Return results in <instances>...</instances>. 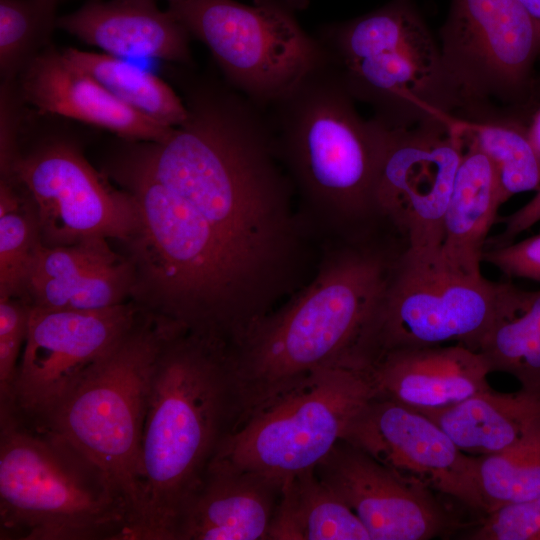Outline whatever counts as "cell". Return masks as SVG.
Returning <instances> with one entry per match:
<instances>
[{
	"mask_svg": "<svg viewBox=\"0 0 540 540\" xmlns=\"http://www.w3.org/2000/svg\"><path fill=\"white\" fill-rule=\"evenodd\" d=\"M282 485L213 460L180 514L174 540H268Z\"/></svg>",
	"mask_w": 540,
	"mask_h": 540,
	"instance_id": "d6986e66",
	"label": "cell"
},
{
	"mask_svg": "<svg viewBox=\"0 0 540 540\" xmlns=\"http://www.w3.org/2000/svg\"><path fill=\"white\" fill-rule=\"evenodd\" d=\"M268 540H370V536L314 468L284 481Z\"/></svg>",
	"mask_w": 540,
	"mask_h": 540,
	"instance_id": "d4e9b609",
	"label": "cell"
},
{
	"mask_svg": "<svg viewBox=\"0 0 540 540\" xmlns=\"http://www.w3.org/2000/svg\"><path fill=\"white\" fill-rule=\"evenodd\" d=\"M58 0H0V71L4 82L21 73L48 42Z\"/></svg>",
	"mask_w": 540,
	"mask_h": 540,
	"instance_id": "4dcf8cb0",
	"label": "cell"
},
{
	"mask_svg": "<svg viewBox=\"0 0 540 540\" xmlns=\"http://www.w3.org/2000/svg\"><path fill=\"white\" fill-rule=\"evenodd\" d=\"M20 76L22 98L42 112L103 128L129 140L158 143L173 130L119 101L53 48L33 58Z\"/></svg>",
	"mask_w": 540,
	"mask_h": 540,
	"instance_id": "ffe728a7",
	"label": "cell"
},
{
	"mask_svg": "<svg viewBox=\"0 0 540 540\" xmlns=\"http://www.w3.org/2000/svg\"><path fill=\"white\" fill-rule=\"evenodd\" d=\"M469 540H540V496L492 510L463 536Z\"/></svg>",
	"mask_w": 540,
	"mask_h": 540,
	"instance_id": "d6a6232c",
	"label": "cell"
},
{
	"mask_svg": "<svg viewBox=\"0 0 540 540\" xmlns=\"http://www.w3.org/2000/svg\"><path fill=\"white\" fill-rule=\"evenodd\" d=\"M56 26L104 53L190 64V34L155 0H89Z\"/></svg>",
	"mask_w": 540,
	"mask_h": 540,
	"instance_id": "7402d4cb",
	"label": "cell"
},
{
	"mask_svg": "<svg viewBox=\"0 0 540 540\" xmlns=\"http://www.w3.org/2000/svg\"><path fill=\"white\" fill-rule=\"evenodd\" d=\"M30 304L17 297H0V406L12 402L13 388L30 318Z\"/></svg>",
	"mask_w": 540,
	"mask_h": 540,
	"instance_id": "1f68e13d",
	"label": "cell"
},
{
	"mask_svg": "<svg viewBox=\"0 0 540 540\" xmlns=\"http://www.w3.org/2000/svg\"><path fill=\"white\" fill-rule=\"evenodd\" d=\"M108 239L92 237L71 245L37 248L23 298L31 307L96 311L130 301L133 268Z\"/></svg>",
	"mask_w": 540,
	"mask_h": 540,
	"instance_id": "ac0fdd59",
	"label": "cell"
},
{
	"mask_svg": "<svg viewBox=\"0 0 540 540\" xmlns=\"http://www.w3.org/2000/svg\"><path fill=\"white\" fill-rule=\"evenodd\" d=\"M514 287L482 274L455 270L439 252L418 254L405 248L352 361L367 370L391 351L449 343L478 351L503 314Z\"/></svg>",
	"mask_w": 540,
	"mask_h": 540,
	"instance_id": "9c48e42d",
	"label": "cell"
},
{
	"mask_svg": "<svg viewBox=\"0 0 540 540\" xmlns=\"http://www.w3.org/2000/svg\"><path fill=\"white\" fill-rule=\"evenodd\" d=\"M241 416L230 346L175 330L153 371L135 540H174L180 514Z\"/></svg>",
	"mask_w": 540,
	"mask_h": 540,
	"instance_id": "7a4b0ae2",
	"label": "cell"
},
{
	"mask_svg": "<svg viewBox=\"0 0 540 540\" xmlns=\"http://www.w3.org/2000/svg\"><path fill=\"white\" fill-rule=\"evenodd\" d=\"M482 262L509 277L540 282V233L518 242L485 247Z\"/></svg>",
	"mask_w": 540,
	"mask_h": 540,
	"instance_id": "836d02e7",
	"label": "cell"
},
{
	"mask_svg": "<svg viewBox=\"0 0 540 540\" xmlns=\"http://www.w3.org/2000/svg\"><path fill=\"white\" fill-rule=\"evenodd\" d=\"M491 372L511 374L540 396V290L514 287L509 302L478 349Z\"/></svg>",
	"mask_w": 540,
	"mask_h": 540,
	"instance_id": "484cf974",
	"label": "cell"
},
{
	"mask_svg": "<svg viewBox=\"0 0 540 540\" xmlns=\"http://www.w3.org/2000/svg\"><path fill=\"white\" fill-rule=\"evenodd\" d=\"M499 220L504 225L503 231L495 237L487 239L485 247L511 243L518 235L540 221V188L526 204Z\"/></svg>",
	"mask_w": 540,
	"mask_h": 540,
	"instance_id": "e575fe53",
	"label": "cell"
},
{
	"mask_svg": "<svg viewBox=\"0 0 540 540\" xmlns=\"http://www.w3.org/2000/svg\"><path fill=\"white\" fill-rule=\"evenodd\" d=\"M527 130L531 143L540 157V106L535 110L527 124Z\"/></svg>",
	"mask_w": 540,
	"mask_h": 540,
	"instance_id": "d590c367",
	"label": "cell"
},
{
	"mask_svg": "<svg viewBox=\"0 0 540 540\" xmlns=\"http://www.w3.org/2000/svg\"><path fill=\"white\" fill-rule=\"evenodd\" d=\"M167 1L169 2V1H172V0H167Z\"/></svg>",
	"mask_w": 540,
	"mask_h": 540,
	"instance_id": "74e56055",
	"label": "cell"
},
{
	"mask_svg": "<svg viewBox=\"0 0 540 540\" xmlns=\"http://www.w3.org/2000/svg\"><path fill=\"white\" fill-rule=\"evenodd\" d=\"M112 176L136 201L138 226L122 243L130 300L187 331L236 344L263 312L198 211L128 157Z\"/></svg>",
	"mask_w": 540,
	"mask_h": 540,
	"instance_id": "3957f363",
	"label": "cell"
},
{
	"mask_svg": "<svg viewBox=\"0 0 540 540\" xmlns=\"http://www.w3.org/2000/svg\"><path fill=\"white\" fill-rule=\"evenodd\" d=\"M316 38L349 94L383 124L411 126L459 113L439 45L408 0L327 26Z\"/></svg>",
	"mask_w": 540,
	"mask_h": 540,
	"instance_id": "52a82bcc",
	"label": "cell"
},
{
	"mask_svg": "<svg viewBox=\"0 0 540 540\" xmlns=\"http://www.w3.org/2000/svg\"><path fill=\"white\" fill-rule=\"evenodd\" d=\"M401 252L358 242L333 252L308 286L246 330L231 347L239 421L306 375L351 364Z\"/></svg>",
	"mask_w": 540,
	"mask_h": 540,
	"instance_id": "277c9868",
	"label": "cell"
},
{
	"mask_svg": "<svg viewBox=\"0 0 540 540\" xmlns=\"http://www.w3.org/2000/svg\"><path fill=\"white\" fill-rule=\"evenodd\" d=\"M373 397L367 370L348 363L323 367L243 417L213 460L284 483L314 469Z\"/></svg>",
	"mask_w": 540,
	"mask_h": 540,
	"instance_id": "30bf717a",
	"label": "cell"
},
{
	"mask_svg": "<svg viewBox=\"0 0 540 540\" xmlns=\"http://www.w3.org/2000/svg\"><path fill=\"white\" fill-rule=\"evenodd\" d=\"M64 56L88 73L119 101L138 113L174 128L188 117V108L157 75L107 53L67 48Z\"/></svg>",
	"mask_w": 540,
	"mask_h": 540,
	"instance_id": "83f0119b",
	"label": "cell"
},
{
	"mask_svg": "<svg viewBox=\"0 0 540 540\" xmlns=\"http://www.w3.org/2000/svg\"><path fill=\"white\" fill-rule=\"evenodd\" d=\"M178 328L140 310L117 343L36 422L64 436L110 476L132 511L133 540L142 502L141 444L153 371L164 342Z\"/></svg>",
	"mask_w": 540,
	"mask_h": 540,
	"instance_id": "ba28073f",
	"label": "cell"
},
{
	"mask_svg": "<svg viewBox=\"0 0 540 540\" xmlns=\"http://www.w3.org/2000/svg\"><path fill=\"white\" fill-rule=\"evenodd\" d=\"M457 116L498 114L494 102L527 104L540 60V32L518 0H452L440 31Z\"/></svg>",
	"mask_w": 540,
	"mask_h": 540,
	"instance_id": "7c38bea8",
	"label": "cell"
},
{
	"mask_svg": "<svg viewBox=\"0 0 540 540\" xmlns=\"http://www.w3.org/2000/svg\"><path fill=\"white\" fill-rule=\"evenodd\" d=\"M452 121L492 163L503 203L540 188V157L520 118L505 113L475 118L453 115Z\"/></svg>",
	"mask_w": 540,
	"mask_h": 540,
	"instance_id": "4316f807",
	"label": "cell"
},
{
	"mask_svg": "<svg viewBox=\"0 0 540 540\" xmlns=\"http://www.w3.org/2000/svg\"><path fill=\"white\" fill-rule=\"evenodd\" d=\"M170 13L204 43L224 81L261 108L324 60L316 36L279 0H172Z\"/></svg>",
	"mask_w": 540,
	"mask_h": 540,
	"instance_id": "8fae6325",
	"label": "cell"
},
{
	"mask_svg": "<svg viewBox=\"0 0 540 540\" xmlns=\"http://www.w3.org/2000/svg\"><path fill=\"white\" fill-rule=\"evenodd\" d=\"M342 440L401 479L450 497L481 516L485 514L477 457L461 451L422 412L375 396L353 418Z\"/></svg>",
	"mask_w": 540,
	"mask_h": 540,
	"instance_id": "2e32d148",
	"label": "cell"
},
{
	"mask_svg": "<svg viewBox=\"0 0 540 540\" xmlns=\"http://www.w3.org/2000/svg\"><path fill=\"white\" fill-rule=\"evenodd\" d=\"M367 371L376 397L418 411L443 409L490 388L483 355L460 344L391 351Z\"/></svg>",
	"mask_w": 540,
	"mask_h": 540,
	"instance_id": "44dd1931",
	"label": "cell"
},
{
	"mask_svg": "<svg viewBox=\"0 0 540 540\" xmlns=\"http://www.w3.org/2000/svg\"><path fill=\"white\" fill-rule=\"evenodd\" d=\"M315 472L357 515L370 540H427L453 527L435 493L401 479L345 440Z\"/></svg>",
	"mask_w": 540,
	"mask_h": 540,
	"instance_id": "e0dca14e",
	"label": "cell"
},
{
	"mask_svg": "<svg viewBox=\"0 0 540 540\" xmlns=\"http://www.w3.org/2000/svg\"><path fill=\"white\" fill-rule=\"evenodd\" d=\"M263 109L280 160L309 206L355 230L379 218L374 186L383 125L359 114L325 56Z\"/></svg>",
	"mask_w": 540,
	"mask_h": 540,
	"instance_id": "8992f818",
	"label": "cell"
},
{
	"mask_svg": "<svg viewBox=\"0 0 540 540\" xmlns=\"http://www.w3.org/2000/svg\"><path fill=\"white\" fill-rule=\"evenodd\" d=\"M382 125L374 186L377 214L397 230L408 251L437 253L464 151L463 136L452 115L411 126Z\"/></svg>",
	"mask_w": 540,
	"mask_h": 540,
	"instance_id": "4fadbf2b",
	"label": "cell"
},
{
	"mask_svg": "<svg viewBox=\"0 0 540 540\" xmlns=\"http://www.w3.org/2000/svg\"><path fill=\"white\" fill-rule=\"evenodd\" d=\"M184 101L187 119L129 157L198 211L251 289L267 290L293 272L301 231L266 112L226 82Z\"/></svg>",
	"mask_w": 540,
	"mask_h": 540,
	"instance_id": "6da1fadb",
	"label": "cell"
},
{
	"mask_svg": "<svg viewBox=\"0 0 540 540\" xmlns=\"http://www.w3.org/2000/svg\"><path fill=\"white\" fill-rule=\"evenodd\" d=\"M110 476L64 436L0 406V539L133 540Z\"/></svg>",
	"mask_w": 540,
	"mask_h": 540,
	"instance_id": "5b68a950",
	"label": "cell"
},
{
	"mask_svg": "<svg viewBox=\"0 0 540 540\" xmlns=\"http://www.w3.org/2000/svg\"><path fill=\"white\" fill-rule=\"evenodd\" d=\"M463 139L439 255L453 269L479 275L488 233L498 220L503 201L492 163L473 142Z\"/></svg>",
	"mask_w": 540,
	"mask_h": 540,
	"instance_id": "603a6c76",
	"label": "cell"
},
{
	"mask_svg": "<svg viewBox=\"0 0 540 540\" xmlns=\"http://www.w3.org/2000/svg\"><path fill=\"white\" fill-rule=\"evenodd\" d=\"M10 179L31 202L45 246L102 237L127 241L138 226V209L126 190L109 186L76 146L52 141L16 155Z\"/></svg>",
	"mask_w": 540,
	"mask_h": 540,
	"instance_id": "5bb4252c",
	"label": "cell"
},
{
	"mask_svg": "<svg viewBox=\"0 0 540 540\" xmlns=\"http://www.w3.org/2000/svg\"><path fill=\"white\" fill-rule=\"evenodd\" d=\"M463 452H500L540 424V396L520 389L501 393L488 388L443 409L420 411Z\"/></svg>",
	"mask_w": 540,
	"mask_h": 540,
	"instance_id": "cb8c5ba5",
	"label": "cell"
},
{
	"mask_svg": "<svg viewBox=\"0 0 540 540\" xmlns=\"http://www.w3.org/2000/svg\"><path fill=\"white\" fill-rule=\"evenodd\" d=\"M140 310L131 300L96 311L31 307L9 405L27 419L42 421L125 334Z\"/></svg>",
	"mask_w": 540,
	"mask_h": 540,
	"instance_id": "9a60e30c",
	"label": "cell"
},
{
	"mask_svg": "<svg viewBox=\"0 0 540 540\" xmlns=\"http://www.w3.org/2000/svg\"><path fill=\"white\" fill-rule=\"evenodd\" d=\"M477 479L485 514L539 497L540 424L514 445L477 457Z\"/></svg>",
	"mask_w": 540,
	"mask_h": 540,
	"instance_id": "f1b7e54d",
	"label": "cell"
},
{
	"mask_svg": "<svg viewBox=\"0 0 540 540\" xmlns=\"http://www.w3.org/2000/svg\"><path fill=\"white\" fill-rule=\"evenodd\" d=\"M42 243L36 212L23 192L0 180V297L23 298L35 252Z\"/></svg>",
	"mask_w": 540,
	"mask_h": 540,
	"instance_id": "f546056e",
	"label": "cell"
},
{
	"mask_svg": "<svg viewBox=\"0 0 540 540\" xmlns=\"http://www.w3.org/2000/svg\"><path fill=\"white\" fill-rule=\"evenodd\" d=\"M532 17L540 32V0H518Z\"/></svg>",
	"mask_w": 540,
	"mask_h": 540,
	"instance_id": "8d00e7d4",
	"label": "cell"
}]
</instances>
